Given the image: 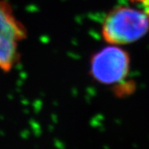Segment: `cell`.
I'll return each mask as SVG.
<instances>
[{"mask_svg":"<svg viewBox=\"0 0 149 149\" xmlns=\"http://www.w3.org/2000/svg\"><path fill=\"white\" fill-rule=\"evenodd\" d=\"M149 32V9L126 6L112 8L104 17L102 37L110 45H127L139 41Z\"/></svg>","mask_w":149,"mask_h":149,"instance_id":"cell-1","label":"cell"},{"mask_svg":"<svg viewBox=\"0 0 149 149\" xmlns=\"http://www.w3.org/2000/svg\"><path fill=\"white\" fill-rule=\"evenodd\" d=\"M24 23L8 0H0V70L9 73L21 61L20 43L27 38Z\"/></svg>","mask_w":149,"mask_h":149,"instance_id":"cell-2","label":"cell"},{"mask_svg":"<svg viewBox=\"0 0 149 149\" xmlns=\"http://www.w3.org/2000/svg\"><path fill=\"white\" fill-rule=\"evenodd\" d=\"M130 61L127 51L114 45L108 46L91 56L90 74L100 84L115 85L128 77Z\"/></svg>","mask_w":149,"mask_h":149,"instance_id":"cell-3","label":"cell"},{"mask_svg":"<svg viewBox=\"0 0 149 149\" xmlns=\"http://www.w3.org/2000/svg\"><path fill=\"white\" fill-rule=\"evenodd\" d=\"M135 91V85L131 81H126V80L114 85L113 93L119 98L128 96Z\"/></svg>","mask_w":149,"mask_h":149,"instance_id":"cell-4","label":"cell"},{"mask_svg":"<svg viewBox=\"0 0 149 149\" xmlns=\"http://www.w3.org/2000/svg\"><path fill=\"white\" fill-rule=\"evenodd\" d=\"M130 1L135 3H139L143 6L144 8L149 9V0H130Z\"/></svg>","mask_w":149,"mask_h":149,"instance_id":"cell-5","label":"cell"}]
</instances>
